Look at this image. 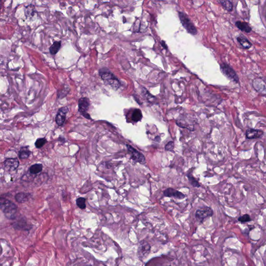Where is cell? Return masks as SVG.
Instances as JSON below:
<instances>
[{"mask_svg": "<svg viewBox=\"0 0 266 266\" xmlns=\"http://www.w3.org/2000/svg\"><path fill=\"white\" fill-rule=\"evenodd\" d=\"M0 209L9 219L16 218L17 207L15 203L5 198H0Z\"/></svg>", "mask_w": 266, "mask_h": 266, "instance_id": "cell-1", "label": "cell"}, {"mask_svg": "<svg viewBox=\"0 0 266 266\" xmlns=\"http://www.w3.org/2000/svg\"><path fill=\"white\" fill-rule=\"evenodd\" d=\"M99 74L105 84L110 85L114 89L117 90L121 86V82L110 71L102 69L99 71Z\"/></svg>", "mask_w": 266, "mask_h": 266, "instance_id": "cell-2", "label": "cell"}, {"mask_svg": "<svg viewBox=\"0 0 266 266\" xmlns=\"http://www.w3.org/2000/svg\"><path fill=\"white\" fill-rule=\"evenodd\" d=\"M179 18L180 22L182 24V26L187 31L188 33L192 35H196L198 33V30L193 24L191 20L189 19L188 16L185 14L184 12H178Z\"/></svg>", "mask_w": 266, "mask_h": 266, "instance_id": "cell-3", "label": "cell"}, {"mask_svg": "<svg viewBox=\"0 0 266 266\" xmlns=\"http://www.w3.org/2000/svg\"><path fill=\"white\" fill-rule=\"evenodd\" d=\"M220 68L222 74H224L228 79L232 81L233 82L236 83L239 82V78L238 75H237L234 69L232 68H231L229 65L225 63H221Z\"/></svg>", "mask_w": 266, "mask_h": 266, "instance_id": "cell-4", "label": "cell"}, {"mask_svg": "<svg viewBox=\"0 0 266 266\" xmlns=\"http://www.w3.org/2000/svg\"><path fill=\"white\" fill-rule=\"evenodd\" d=\"M213 210L212 208L205 207L197 210L195 214V217L200 222H203L205 219L213 215Z\"/></svg>", "mask_w": 266, "mask_h": 266, "instance_id": "cell-5", "label": "cell"}, {"mask_svg": "<svg viewBox=\"0 0 266 266\" xmlns=\"http://www.w3.org/2000/svg\"><path fill=\"white\" fill-rule=\"evenodd\" d=\"M126 147L128 148V153H130L131 156V158L133 161H135L137 163H140L142 164H144L146 163L145 158L142 153H140L136 149L134 148L131 146L127 145Z\"/></svg>", "mask_w": 266, "mask_h": 266, "instance_id": "cell-6", "label": "cell"}, {"mask_svg": "<svg viewBox=\"0 0 266 266\" xmlns=\"http://www.w3.org/2000/svg\"><path fill=\"white\" fill-rule=\"evenodd\" d=\"M79 111L81 114L88 119H91L89 114L88 113V110L90 106L89 100L86 97H82L79 100Z\"/></svg>", "mask_w": 266, "mask_h": 266, "instance_id": "cell-7", "label": "cell"}, {"mask_svg": "<svg viewBox=\"0 0 266 266\" xmlns=\"http://www.w3.org/2000/svg\"><path fill=\"white\" fill-rule=\"evenodd\" d=\"M150 251V246L145 241H142L140 243L138 250V256L140 259H144L148 255Z\"/></svg>", "mask_w": 266, "mask_h": 266, "instance_id": "cell-8", "label": "cell"}, {"mask_svg": "<svg viewBox=\"0 0 266 266\" xmlns=\"http://www.w3.org/2000/svg\"><path fill=\"white\" fill-rule=\"evenodd\" d=\"M68 108L67 107H62L59 109L56 115V122L59 126H61L65 122L67 113L68 112Z\"/></svg>", "mask_w": 266, "mask_h": 266, "instance_id": "cell-9", "label": "cell"}, {"mask_svg": "<svg viewBox=\"0 0 266 266\" xmlns=\"http://www.w3.org/2000/svg\"><path fill=\"white\" fill-rule=\"evenodd\" d=\"M164 196L168 198H176L178 199H183L185 198V195L182 192L172 188H169L164 191Z\"/></svg>", "mask_w": 266, "mask_h": 266, "instance_id": "cell-10", "label": "cell"}, {"mask_svg": "<svg viewBox=\"0 0 266 266\" xmlns=\"http://www.w3.org/2000/svg\"><path fill=\"white\" fill-rule=\"evenodd\" d=\"M19 164V161L17 158H11L6 160L4 163V165L6 170L14 171L17 170Z\"/></svg>", "mask_w": 266, "mask_h": 266, "instance_id": "cell-11", "label": "cell"}, {"mask_svg": "<svg viewBox=\"0 0 266 266\" xmlns=\"http://www.w3.org/2000/svg\"><path fill=\"white\" fill-rule=\"evenodd\" d=\"M263 134L264 132L263 131L249 128L246 131V136L247 138L250 139L258 138L263 135Z\"/></svg>", "mask_w": 266, "mask_h": 266, "instance_id": "cell-12", "label": "cell"}, {"mask_svg": "<svg viewBox=\"0 0 266 266\" xmlns=\"http://www.w3.org/2000/svg\"><path fill=\"white\" fill-rule=\"evenodd\" d=\"M236 39H237V41H238L239 43H240V45L242 46V47L244 49H249L252 45V44L251 43V42L243 35H239L237 37Z\"/></svg>", "mask_w": 266, "mask_h": 266, "instance_id": "cell-13", "label": "cell"}, {"mask_svg": "<svg viewBox=\"0 0 266 266\" xmlns=\"http://www.w3.org/2000/svg\"><path fill=\"white\" fill-rule=\"evenodd\" d=\"M235 25L242 31L245 32L247 33H250L252 31V28L247 23L238 21H236Z\"/></svg>", "mask_w": 266, "mask_h": 266, "instance_id": "cell-14", "label": "cell"}, {"mask_svg": "<svg viewBox=\"0 0 266 266\" xmlns=\"http://www.w3.org/2000/svg\"><path fill=\"white\" fill-rule=\"evenodd\" d=\"M31 194L29 193H18L15 196V199L19 203H25L30 199Z\"/></svg>", "mask_w": 266, "mask_h": 266, "instance_id": "cell-15", "label": "cell"}, {"mask_svg": "<svg viewBox=\"0 0 266 266\" xmlns=\"http://www.w3.org/2000/svg\"><path fill=\"white\" fill-rule=\"evenodd\" d=\"M31 151L28 147H21L19 153V157L21 159H26L29 157Z\"/></svg>", "mask_w": 266, "mask_h": 266, "instance_id": "cell-16", "label": "cell"}, {"mask_svg": "<svg viewBox=\"0 0 266 266\" xmlns=\"http://www.w3.org/2000/svg\"><path fill=\"white\" fill-rule=\"evenodd\" d=\"M35 7L32 4L29 5L25 7V15L27 18H30L33 17L35 14Z\"/></svg>", "mask_w": 266, "mask_h": 266, "instance_id": "cell-17", "label": "cell"}, {"mask_svg": "<svg viewBox=\"0 0 266 266\" xmlns=\"http://www.w3.org/2000/svg\"><path fill=\"white\" fill-rule=\"evenodd\" d=\"M142 118V114L140 109H135L131 114V119L132 121L137 122L140 121Z\"/></svg>", "mask_w": 266, "mask_h": 266, "instance_id": "cell-18", "label": "cell"}, {"mask_svg": "<svg viewBox=\"0 0 266 266\" xmlns=\"http://www.w3.org/2000/svg\"><path fill=\"white\" fill-rule=\"evenodd\" d=\"M61 47V41H55L51 47H49V52L51 54L54 55L58 53Z\"/></svg>", "mask_w": 266, "mask_h": 266, "instance_id": "cell-19", "label": "cell"}, {"mask_svg": "<svg viewBox=\"0 0 266 266\" xmlns=\"http://www.w3.org/2000/svg\"><path fill=\"white\" fill-rule=\"evenodd\" d=\"M43 165L42 164H35L32 165L29 168V171L31 174H37L42 172Z\"/></svg>", "mask_w": 266, "mask_h": 266, "instance_id": "cell-20", "label": "cell"}, {"mask_svg": "<svg viewBox=\"0 0 266 266\" xmlns=\"http://www.w3.org/2000/svg\"><path fill=\"white\" fill-rule=\"evenodd\" d=\"M220 3L228 12H231L233 9V4L230 1H220Z\"/></svg>", "mask_w": 266, "mask_h": 266, "instance_id": "cell-21", "label": "cell"}, {"mask_svg": "<svg viewBox=\"0 0 266 266\" xmlns=\"http://www.w3.org/2000/svg\"><path fill=\"white\" fill-rule=\"evenodd\" d=\"M187 177L188 180H189V182L191 184V186L196 188H199L201 186L199 182H198L196 178H194L192 175V174H188L187 175Z\"/></svg>", "mask_w": 266, "mask_h": 266, "instance_id": "cell-22", "label": "cell"}, {"mask_svg": "<svg viewBox=\"0 0 266 266\" xmlns=\"http://www.w3.org/2000/svg\"><path fill=\"white\" fill-rule=\"evenodd\" d=\"M85 201L86 199L84 198H79L77 199L76 202H77V207H79V208L81 209L84 210L86 208V204H85Z\"/></svg>", "mask_w": 266, "mask_h": 266, "instance_id": "cell-23", "label": "cell"}, {"mask_svg": "<svg viewBox=\"0 0 266 266\" xmlns=\"http://www.w3.org/2000/svg\"><path fill=\"white\" fill-rule=\"evenodd\" d=\"M46 142H47V140L45 138H40L37 139V140H36L35 142V147L37 148L40 149L46 144Z\"/></svg>", "mask_w": 266, "mask_h": 266, "instance_id": "cell-24", "label": "cell"}, {"mask_svg": "<svg viewBox=\"0 0 266 266\" xmlns=\"http://www.w3.org/2000/svg\"><path fill=\"white\" fill-rule=\"evenodd\" d=\"M252 221V219L250 216L248 214H244V215L239 217L238 221L241 223H245V222H250Z\"/></svg>", "mask_w": 266, "mask_h": 266, "instance_id": "cell-25", "label": "cell"}, {"mask_svg": "<svg viewBox=\"0 0 266 266\" xmlns=\"http://www.w3.org/2000/svg\"><path fill=\"white\" fill-rule=\"evenodd\" d=\"M174 148V143L173 142H168L165 147V149L167 151H173Z\"/></svg>", "mask_w": 266, "mask_h": 266, "instance_id": "cell-26", "label": "cell"}, {"mask_svg": "<svg viewBox=\"0 0 266 266\" xmlns=\"http://www.w3.org/2000/svg\"><path fill=\"white\" fill-rule=\"evenodd\" d=\"M161 45H162V46H163V47L165 49H167V45H166V43H165V42L164 41H161Z\"/></svg>", "mask_w": 266, "mask_h": 266, "instance_id": "cell-27", "label": "cell"}]
</instances>
